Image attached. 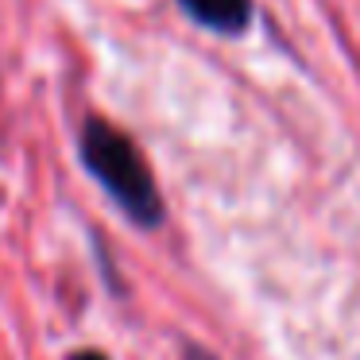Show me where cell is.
Instances as JSON below:
<instances>
[{"instance_id": "1", "label": "cell", "mask_w": 360, "mask_h": 360, "mask_svg": "<svg viewBox=\"0 0 360 360\" xmlns=\"http://www.w3.org/2000/svg\"><path fill=\"white\" fill-rule=\"evenodd\" d=\"M78 155H82V167L89 171V179L124 213V221H132L143 233H155L167 221V205H163V194L155 186L148 159L112 120L89 117L82 124Z\"/></svg>"}, {"instance_id": "2", "label": "cell", "mask_w": 360, "mask_h": 360, "mask_svg": "<svg viewBox=\"0 0 360 360\" xmlns=\"http://www.w3.org/2000/svg\"><path fill=\"white\" fill-rule=\"evenodd\" d=\"M179 8L217 35H244L252 24V0H179Z\"/></svg>"}, {"instance_id": "3", "label": "cell", "mask_w": 360, "mask_h": 360, "mask_svg": "<svg viewBox=\"0 0 360 360\" xmlns=\"http://www.w3.org/2000/svg\"><path fill=\"white\" fill-rule=\"evenodd\" d=\"M66 360H112V356L101 349H74V352H66Z\"/></svg>"}, {"instance_id": "4", "label": "cell", "mask_w": 360, "mask_h": 360, "mask_svg": "<svg viewBox=\"0 0 360 360\" xmlns=\"http://www.w3.org/2000/svg\"><path fill=\"white\" fill-rule=\"evenodd\" d=\"M182 356H186V360H217L213 352H205L202 345H194V341H186V345H182Z\"/></svg>"}]
</instances>
